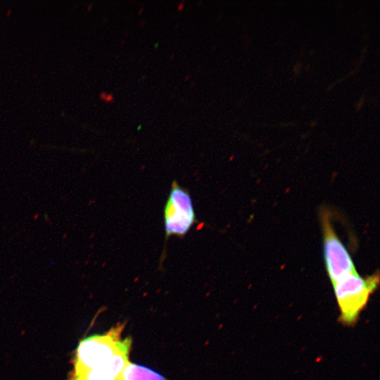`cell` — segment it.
<instances>
[{
  "label": "cell",
  "instance_id": "7",
  "mask_svg": "<svg viewBox=\"0 0 380 380\" xmlns=\"http://www.w3.org/2000/svg\"><path fill=\"white\" fill-rule=\"evenodd\" d=\"M184 1H182L178 4L177 10H178V11H182L184 9Z\"/></svg>",
  "mask_w": 380,
  "mask_h": 380
},
{
  "label": "cell",
  "instance_id": "11",
  "mask_svg": "<svg viewBox=\"0 0 380 380\" xmlns=\"http://www.w3.org/2000/svg\"><path fill=\"white\" fill-rule=\"evenodd\" d=\"M173 56H174V54L171 55L170 59V60H171V59H173Z\"/></svg>",
  "mask_w": 380,
  "mask_h": 380
},
{
  "label": "cell",
  "instance_id": "4",
  "mask_svg": "<svg viewBox=\"0 0 380 380\" xmlns=\"http://www.w3.org/2000/svg\"><path fill=\"white\" fill-rule=\"evenodd\" d=\"M166 236L184 235L195 222L191 197L187 191L173 182L164 210Z\"/></svg>",
  "mask_w": 380,
  "mask_h": 380
},
{
  "label": "cell",
  "instance_id": "3",
  "mask_svg": "<svg viewBox=\"0 0 380 380\" xmlns=\"http://www.w3.org/2000/svg\"><path fill=\"white\" fill-rule=\"evenodd\" d=\"M319 215L323 234L326 270L333 285L357 271L352 258L334 229L329 210L325 207L320 208Z\"/></svg>",
  "mask_w": 380,
  "mask_h": 380
},
{
  "label": "cell",
  "instance_id": "2",
  "mask_svg": "<svg viewBox=\"0 0 380 380\" xmlns=\"http://www.w3.org/2000/svg\"><path fill=\"white\" fill-rule=\"evenodd\" d=\"M379 284V275L376 272L366 277H361L357 272L353 273L333 284L341 323L351 326L357 322Z\"/></svg>",
  "mask_w": 380,
  "mask_h": 380
},
{
  "label": "cell",
  "instance_id": "9",
  "mask_svg": "<svg viewBox=\"0 0 380 380\" xmlns=\"http://www.w3.org/2000/svg\"><path fill=\"white\" fill-rule=\"evenodd\" d=\"M158 42L156 43V44H154V47H155V48H157V47L158 46Z\"/></svg>",
  "mask_w": 380,
  "mask_h": 380
},
{
  "label": "cell",
  "instance_id": "8",
  "mask_svg": "<svg viewBox=\"0 0 380 380\" xmlns=\"http://www.w3.org/2000/svg\"><path fill=\"white\" fill-rule=\"evenodd\" d=\"M144 8H141L139 10V12L138 13V15H140L143 13Z\"/></svg>",
  "mask_w": 380,
  "mask_h": 380
},
{
  "label": "cell",
  "instance_id": "6",
  "mask_svg": "<svg viewBox=\"0 0 380 380\" xmlns=\"http://www.w3.org/2000/svg\"><path fill=\"white\" fill-rule=\"evenodd\" d=\"M99 98L106 103L113 102L115 99V97L112 93L107 94L105 91H102L99 94Z\"/></svg>",
  "mask_w": 380,
  "mask_h": 380
},
{
  "label": "cell",
  "instance_id": "10",
  "mask_svg": "<svg viewBox=\"0 0 380 380\" xmlns=\"http://www.w3.org/2000/svg\"><path fill=\"white\" fill-rule=\"evenodd\" d=\"M141 125H139L137 127V130H140V129H141Z\"/></svg>",
  "mask_w": 380,
  "mask_h": 380
},
{
  "label": "cell",
  "instance_id": "5",
  "mask_svg": "<svg viewBox=\"0 0 380 380\" xmlns=\"http://www.w3.org/2000/svg\"><path fill=\"white\" fill-rule=\"evenodd\" d=\"M116 380H167L146 367L129 362Z\"/></svg>",
  "mask_w": 380,
  "mask_h": 380
},
{
  "label": "cell",
  "instance_id": "1",
  "mask_svg": "<svg viewBox=\"0 0 380 380\" xmlns=\"http://www.w3.org/2000/svg\"><path fill=\"white\" fill-rule=\"evenodd\" d=\"M123 327L120 325L106 334L82 340L77 348L73 372L103 369L113 374L118 373L132 344L130 338H121Z\"/></svg>",
  "mask_w": 380,
  "mask_h": 380
}]
</instances>
